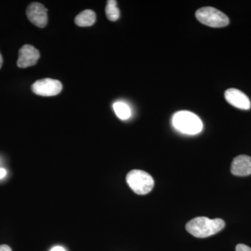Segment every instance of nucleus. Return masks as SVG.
<instances>
[{"label": "nucleus", "mask_w": 251, "mask_h": 251, "mask_svg": "<svg viewBox=\"0 0 251 251\" xmlns=\"http://www.w3.org/2000/svg\"><path fill=\"white\" fill-rule=\"evenodd\" d=\"M2 64H3L2 56H1V53H0V69H1V66H2Z\"/></svg>", "instance_id": "17"}, {"label": "nucleus", "mask_w": 251, "mask_h": 251, "mask_svg": "<svg viewBox=\"0 0 251 251\" xmlns=\"http://www.w3.org/2000/svg\"><path fill=\"white\" fill-rule=\"evenodd\" d=\"M236 251H251V249L245 244H239L236 247Z\"/></svg>", "instance_id": "13"}, {"label": "nucleus", "mask_w": 251, "mask_h": 251, "mask_svg": "<svg viewBox=\"0 0 251 251\" xmlns=\"http://www.w3.org/2000/svg\"><path fill=\"white\" fill-rule=\"evenodd\" d=\"M31 90L37 95L53 97L60 93L62 90V85L59 80L45 78L36 81L31 86Z\"/></svg>", "instance_id": "5"}, {"label": "nucleus", "mask_w": 251, "mask_h": 251, "mask_svg": "<svg viewBox=\"0 0 251 251\" xmlns=\"http://www.w3.org/2000/svg\"><path fill=\"white\" fill-rule=\"evenodd\" d=\"M6 170L4 169V168H0V179L4 177V176H6Z\"/></svg>", "instance_id": "15"}, {"label": "nucleus", "mask_w": 251, "mask_h": 251, "mask_svg": "<svg viewBox=\"0 0 251 251\" xmlns=\"http://www.w3.org/2000/svg\"><path fill=\"white\" fill-rule=\"evenodd\" d=\"M0 251H12L11 248L7 245H1L0 246Z\"/></svg>", "instance_id": "14"}, {"label": "nucleus", "mask_w": 251, "mask_h": 251, "mask_svg": "<svg viewBox=\"0 0 251 251\" xmlns=\"http://www.w3.org/2000/svg\"><path fill=\"white\" fill-rule=\"evenodd\" d=\"M117 116L122 120H127L130 116V110L128 105L122 102H117L113 105Z\"/></svg>", "instance_id": "12"}, {"label": "nucleus", "mask_w": 251, "mask_h": 251, "mask_svg": "<svg viewBox=\"0 0 251 251\" xmlns=\"http://www.w3.org/2000/svg\"><path fill=\"white\" fill-rule=\"evenodd\" d=\"M226 224L223 219H210L200 216L188 221L186 225V230L197 238H206L217 234L224 228Z\"/></svg>", "instance_id": "1"}, {"label": "nucleus", "mask_w": 251, "mask_h": 251, "mask_svg": "<svg viewBox=\"0 0 251 251\" xmlns=\"http://www.w3.org/2000/svg\"><path fill=\"white\" fill-rule=\"evenodd\" d=\"M40 57L39 50L31 45L23 46L19 50L17 62L19 68H27L35 65Z\"/></svg>", "instance_id": "7"}, {"label": "nucleus", "mask_w": 251, "mask_h": 251, "mask_svg": "<svg viewBox=\"0 0 251 251\" xmlns=\"http://www.w3.org/2000/svg\"><path fill=\"white\" fill-rule=\"evenodd\" d=\"M117 1L115 0H109L107 1L106 7H105V14L109 21L115 22L117 21L120 16V11L117 6Z\"/></svg>", "instance_id": "11"}, {"label": "nucleus", "mask_w": 251, "mask_h": 251, "mask_svg": "<svg viewBox=\"0 0 251 251\" xmlns=\"http://www.w3.org/2000/svg\"><path fill=\"white\" fill-rule=\"evenodd\" d=\"M50 251H66L65 249L62 247H54L51 249Z\"/></svg>", "instance_id": "16"}, {"label": "nucleus", "mask_w": 251, "mask_h": 251, "mask_svg": "<svg viewBox=\"0 0 251 251\" xmlns=\"http://www.w3.org/2000/svg\"><path fill=\"white\" fill-rule=\"evenodd\" d=\"M96 21V14L92 10L82 11L75 18V23L79 27H90Z\"/></svg>", "instance_id": "10"}, {"label": "nucleus", "mask_w": 251, "mask_h": 251, "mask_svg": "<svg viewBox=\"0 0 251 251\" xmlns=\"http://www.w3.org/2000/svg\"><path fill=\"white\" fill-rule=\"evenodd\" d=\"M225 98L232 106L241 110H249L251 108L250 99L242 91L231 88L225 92Z\"/></svg>", "instance_id": "8"}, {"label": "nucleus", "mask_w": 251, "mask_h": 251, "mask_svg": "<svg viewBox=\"0 0 251 251\" xmlns=\"http://www.w3.org/2000/svg\"><path fill=\"white\" fill-rule=\"evenodd\" d=\"M28 19L36 27H46L48 23V10L41 3H31L26 11Z\"/></svg>", "instance_id": "6"}, {"label": "nucleus", "mask_w": 251, "mask_h": 251, "mask_svg": "<svg viewBox=\"0 0 251 251\" xmlns=\"http://www.w3.org/2000/svg\"><path fill=\"white\" fill-rule=\"evenodd\" d=\"M196 16L202 24L211 27H226L229 23V18L214 7H202L196 11Z\"/></svg>", "instance_id": "4"}, {"label": "nucleus", "mask_w": 251, "mask_h": 251, "mask_svg": "<svg viewBox=\"0 0 251 251\" xmlns=\"http://www.w3.org/2000/svg\"><path fill=\"white\" fill-rule=\"evenodd\" d=\"M127 184L135 193L146 195L152 190L154 181L148 173L140 170H133L126 176Z\"/></svg>", "instance_id": "3"}, {"label": "nucleus", "mask_w": 251, "mask_h": 251, "mask_svg": "<svg viewBox=\"0 0 251 251\" xmlns=\"http://www.w3.org/2000/svg\"><path fill=\"white\" fill-rule=\"evenodd\" d=\"M173 125L176 129L188 135L199 133L203 127L201 119L189 111H179L175 113L173 117Z\"/></svg>", "instance_id": "2"}, {"label": "nucleus", "mask_w": 251, "mask_h": 251, "mask_svg": "<svg viewBox=\"0 0 251 251\" xmlns=\"http://www.w3.org/2000/svg\"><path fill=\"white\" fill-rule=\"evenodd\" d=\"M231 173L239 176L251 175V157L247 155H239L235 157L231 165Z\"/></svg>", "instance_id": "9"}]
</instances>
